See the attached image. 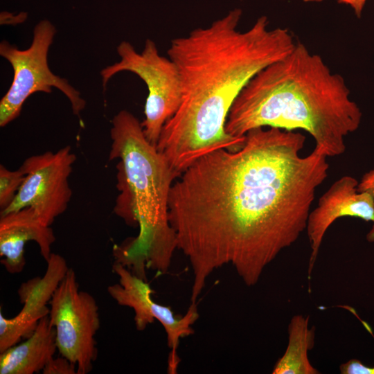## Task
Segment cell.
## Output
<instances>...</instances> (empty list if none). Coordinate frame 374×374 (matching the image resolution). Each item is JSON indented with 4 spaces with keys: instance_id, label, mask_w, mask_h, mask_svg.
<instances>
[{
    "instance_id": "1",
    "label": "cell",
    "mask_w": 374,
    "mask_h": 374,
    "mask_svg": "<svg viewBox=\"0 0 374 374\" xmlns=\"http://www.w3.org/2000/svg\"><path fill=\"white\" fill-rule=\"evenodd\" d=\"M305 139L294 130L255 128L240 148L202 157L174 182L169 221L192 269L191 303L222 266L255 285L306 229L329 163L316 148L301 155Z\"/></svg>"
},
{
    "instance_id": "5",
    "label": "cell",
    "mask_w": 374,
    "mask_h": 374,
    "mask_svg": "<svg viewBox=\"0 0 374 374\" xmlns=\"http://www.w3.org/2000/svg\"><path fill=\"white\" fill-rule=\"evenodd\" d=\"M56 29L52 23L43 19L33 30L30 46L20 50L7 41L0 43V55L12 66L14 75L10 88L0 101V126L4 127L21 113L27 98L34 93H51L58 89L70 101L73 113L80 116L86 106L80 91L67 80L54 74L48 64V53Z\"/></svg>"
},
{
    "instance_id": "16",
    "label": "cell",
    "mask_w": 374,
    "mask_h": 374,
    "mask_svg": "<svg viewBox=\"0 0 374 374\" xmlns=\"http://www.w3.org/2000/svg\"><path fill=\"white\" fill-rule=\"evenodd\" d=\"M43 374H77V366L67 358L53 357L45 366Z\"/></svg>"
},
{
    "instance_id": "4",
    "label": "cell",
    "mask_w": 374,
    "mask_h": 374,
    "mask_svg": "<svg viewBox=\"0 0 374 374\" xmlns=\"http://www.w3.org/2000/svg\"><path fill=\"white\" fill-rule=\"evenodd\" d=\"M109 159L117 163L118 195L114 213L139 233L113 247V256L138 277L147 280L146 269L166 274L177 242L169 221V197L180 175L146 139L141 123L121 110L112 121Z\"/></svg>"
},
{
    "instance_id": "7",
    "label": "cell",
    "mask_w": 374,
    "mask_h": 374,
    "mask_svg": "<svg viewBox=\"0 0 374 374\" xmlns=\"http://www.w3.org/2000/svg\"><path fill=\"white\" fill-rule=\"evenodd\" d=\"M49 303V321L60 355L76 365L77 374L89 373L98 357L95 335L100 318L94 297L79 290L75 272L69 268Z\"/></svg>"
},
{
    "instance_id": "14",
    "label": "cell",
    "mask_w": 374,
    "mask_h": 374,
    "mask_svg": "<svg viewBox=\"0 0 374 374\" xmlns=\"http://www.w3.org/2000/svg\"><path fill=\"white\" fill-rule=\"evenodd\" d=\"M309 316L296 314L288 325V344L283 357L276 363L273 374H318L308 358L314 345V327L309 328Z\"/></svg>"
},
{
    "instance_id": "11",
    "label": "cell",
    "mask_w": 374,
    "mask_h": 374,
    "mask_svg": "<svg viewBox=\"0 0 374 374\" xmlns=\"http://www.w3.org/2000/svg\"><path fill=\"white\" fill-rule=\"evenodd\" d=\"M44 274L23 283L17 290L19 301L23 304L20 312L7 319L0 311V353L18 344L23 338L29 337L39 321L48 315L47 303L69 267L60 254L52 253L46 261Z\"/></svg>"
},
{
    "instance_id": "17",
    "label": "cell",
    "mask_w": 374,
    "mask_h": 374,
    "mask_svg": "<svg viewBox=\"0 0 374 374\" xmlns=\"http://www.w3.org/2000/svg\"><path fill=\"white\" fill-rule=\"evenodd\" d=\"M359 192H366L374 199V168L365 173L357 186Z\"/></svg>"
},
{
    "instance_id": "9",
    "label": "cell",
    "mask_w": 374,
    "mask_h": 374,
    "mask_svg": "<svg viewBox=\"0 0 374 374\" xmlns=\"http://www.w3.org/2000/svg\"><path fill=\"white\" fill-rule=\"evenodd\" d=\"M113 271L118 277V283L107 287L110 296L121 306L131 308L134 312L136 328L142 331L157 320L163 327L168 346L170 349L168 371L175 373L179 363L177 347L181 338L192 335V326L199 317L197 303H191L186 314L176 317L170 308L156 303L152 298L154 292L147 280L135 274L123 265L114 262Z\"/></svg>"
},
{
    "instance_id": "18",
    "label": "cell",
    "mask_w": 374,
    "mask_h": 374,
    "mask_svg": "<svg viewBox=\"0 0 374 374\" xmlns=\"http://www.w3.org/2000/svg\"><path fill=\"white\" fill-rule=\"evenodd\" d=\"M326 0H303L305 3L321 2ZM339 3L350 6L353 10L355 15L357 18H361L362 11L367 0H335Z\"/></svg>"
},
{
    "instance_id": "13",
    "label": "cell",
    "mask_w": 374,
    "mask_h": 374,
    "mask_svg": "<svg viewBox=\"0 0 374 374\" xmlns=\"http://www.w3.org/2000/svg\"><path fill=\"white\" fill-rule=\"evenodd\" d=\"M57 350L55 328L48 315L24 342L0 353V374H33L42 371Z\"/></svg>"
},
{
    "instance_id": "15",
    "label": "cell",
    "mask_w": 374,
    "mask_h": 374,
    "mask_svg": "<svg viewBox=\"0 0 374 374\" xmlns=\"http://www.w3.org/2000/svg\"><path fill=\"white\" fill-rule=\"evenodd\" d=\"M24 178L25 174L21 168L16 170H10L2 164L0 165L1 212L12 204Z\"/></svg>"
},
{
    "instance_id": "8",
    "label": "cell",
    "mask_w": 374,
    "mask_h": 374,
    "mask_svg": "<svg viewBox=\"0 0 374 374\" xmlns=\"http://www.w3.org/2000/svg\"><path fill=\"white\" fill-rule=\"evenodd\" d=\"M75 161L69 145L26 159L20 167L25 174L24 181L12 204L1 215L30 207L51 226L65 212L71 200L69 178Z\"/></svg>"
},
{
    "instance_id": "6",
    "label": "cell",
    "mask_w": 374,
    "mask_h": 374,
    "mask_svg": "<svg viewBox=\"0 0 374 374\" xmlns=\"http://www.w3.org/2000/svg\"><path fill=\"white\" fill-rule=\"evenodd\" d=\"M121 60L104 68L100 75L105 89L116 73L130 71L146 84L148 94L141 123L148 141L157 145L166 123L175 114L182 98L181 78L176 64L170 57L162 56L154 41L147 39L143 50L138 52L127 41L117 47Z\"/></svg>"
},
{
    "instance_id": "12",
    "label": "cell",
    "mask_w": 374,
    "mask_h": 374,
    "mask_svg": "<svg viewBox=\"0 0 374 374\" xmlns=\"http://www.w3.org/2000/svg\"><path fill=\"white\" fill-rule=\"evenodd\" d=\"M29 241L35 242L40 254L47 261L55 241L51 226L44 224L30 207L1 215V264L10 274L21 272L26 265L24 248Z\"/></svg>"
},
{
    "instance_id": "3",
    "label": "cell",
    "mask_w": 374,
    "mask_h": 374,
    "mask_svg": "<svg viewBox=\"0 0 374 374\" xmlns=\"http://www.w3.org/2000/svg\"><path fill=\"white\" fill-rule=\"evenodd\" d=\"M344 78L296 42L293 50L260 71L233 103L226 132L242 138L258 127L308 132L327 157L346 150L345 137L359 127L362 113Z\"/></svg>"
},
{
    "instance_id": "10",
    "label": "cell",
    "mask_w": 374,
    "mask_h": 374,
    "mask_svg": "<svg viewBox=\"0 0 374 374\" xmlns=\"http://www.w3.org/2000/svg\"><path fill=\"white\" fill-rule=\"evenodd\" d=\"M358 184L353 177H341L320 197L317 206L310 211L306 227L311 248L308 269L309 280L324 235L336 220L354 217L372 222L373 226L366 238L374 242V199L366 192H359Z\"/></svg>"
},
{
    "instance_id": "2",
    "label": "cell",
    "mask_w": 374,
    "mask_h": 374,
    "mask_svg": "<svg viewBox=\"0 0 374 374\" xmlns=\"http://www.w3.org/2000/svg\"><path fill=\"white\" fill-rule=\"evenodd\" d=\"M242 15L234 8L208 26L170 42L168 56L179 71L182 98L156 147L180 175L211 152L243 145L245 136L234 137L225 130L233 103L256 74L295 46L291 33L269 28L265 15L248 30H238Z\"/></svg>"
}]
</instances>
